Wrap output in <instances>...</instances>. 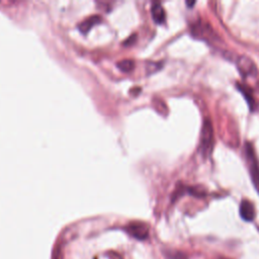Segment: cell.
I'll use <instances>...</instances> for the list:
<instances>
[{
    "mask_svg": "<svg viewBox=\"0 0 259 259\" xmlns=\"http://www.w3.org/2000/svg\"><path fill=\"white\" fill-rule=\"evenodd\" d=\"M214 145V129L213 125L208 120H206L202 131V150L205 155L212 152Z\"/></svg>",
    "mask_w": 259,
    "mask_h": 259,
    "instance_id": "obj_1",
    "label": "cell"
},
{
    "mask_svg": "<svg viewBox=\"0 0 259 259\" xmlns=\"http://www.w3.org/2000/svg\"><path fill=\"white\" fill-rule=\"evenodd\" d=\"M246 156L249 164L250 174L252 177V182L259 193V166L257 163V158L255 156L254 149L252 147V145H250L249 143L246 145Z\"/></svg>",
    "mask_w": 259,
    "mask_h": 259,
    "instance_id": "obj_2",
    "label": "cell"
},
{
    "mask_svg": "<svg viewBox=\"0 0 259 259\" xmlns=\"http://www.w3.org/2000/svg\"><path fill=\"white\" fill-rule=\"evenodd\" d=\"M237 68L243 77L255 76L257 74V68L255 63L247 56H240L236 60Z\"/></svg>",
    "mask_w": 259,
    "mask_h": 259,
    "instance_id": "obj_3",
    "label": "cell"
},
{
    "mask_svg": "<svg viewBox=\"0 0 259 259\" xmlns=\"http://www.w3.org/2000/svg\"><path fill=\"white\" fill-rule=\"evenodd\" d=\"M127 230L134 238L138 240H145L146 238H148V235H149L148 226L144 223H140V222L130 224L128 226Z\"/></svg>",
    "mask_w": 259,
    "mask_h": 259,
    "instance_id": "obj_4",
    "label": "cell"
},
{
    "mask_svg": "<svg viewBox=\"0 0 259 259\" xmlns=\"http://www.w3.org/2000/svg\"><path fill=\"white\" fill-rule=\"evenodd\" d=\"M239 213L241 218L246 222H252L256 217L255 207L253 204L247 200L242 201L239 207Z\"/></svg>",
    "mask_w": 259,
    "mask_h": 259,
    "instance_id": "obj_5",
    "label": "cell"
},
{
    "mask_svg": "<svg viewBox=\"0 0 259 259\" xmlns=\"http://www.w3.org/2000/svg\"><path fill=\"white\" fill-rule=\"evenodd\" d=\"M237 88L243 94V96L245 97V100H246V102L250 107V110H252V111L256 110L257 103H256V100L254 99V95H253L251 88L245 84H243V83H237Z\"/></svg>",
    "mask_w": 259,
    "mask_h": 259,
    "instance_id": "obj_6",
    "label": "cell"
},
{
    "mask_svg": "<svg viewBox=\"0 0 259 259\" xmlns=\"http://www.w3.org/2000/svg\"><path fill=\"white\" fill-rule=\"evenodd\" d=\"M151 13L154 22L158 25H162L165 22L166 13L165 10L159 2H154L151 7Z\"/></svg>",
    "mask_w": 259,
    "mask_h": 259,
    "instance_id": "obj_7",
    "label": "cell"
},
{
    "mask_svg": "<svg viewBox=\"0 0 259 259\" xmlns=\"http://www.w3.org/2000/svg\"><path fill=\"white\" fill-rule=\"evenodd\" d=\"M101 22H102V19L100 15H92L79 25V30L82 32V34H87L92 26H94L97 24H100Z\"/></svg>",
    "mask_w": 259,
    "mask_h": 259,
    "instance_id": "obj_8",
    "label": "cell"
},
{
    "mask_svg": "<svg viewBox=\"0 0 259 259\" xmlns=\"http://www.w3.org/2000/svg\"><path fill=\"white\" fill-rule=\"evenodd\" d=\"M118 68L123 71V72H131L134 68H135V63L133 60H130V59H126V60H122L117 64Z\"/></svg>",
    "mask_w": 259,
    "mask_h": 259,
    "instance_id": "obj_9",
    "label": "cell"
},
{
    "mask_svg": "<svg viewBox=\"0 0 259 259\" xmlns=\"http://www.w3.org/2000/svg\"><path fill=\"white\" fill-rule=\"evenodd\" d=\"M186 4H187L188 6H190V5H193V4H196V2H186Z\"/></svg>",
    "mask_w": 259,
    "mask_h": 259,
    "instance_id": "obj_10",
    "label": "cell"
}]
</instances>
